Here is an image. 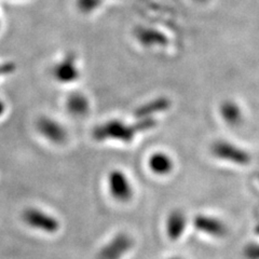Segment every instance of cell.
Returning a JSON list of instances; mask_svg holds the SVG:
<instances>
[{
	"label": "cell",
	"mask_w": 259,
	"mask_h": 259,
	"mask_svg": "<svg viewBox=\"0 0 259 259\" xmlns=\"http://www.w3.org/2000/svg\"><path fill=\"white\" fill-rule=\"evenodd\" d=\"M166 259H185V258H183L181 256H171V257H168Z\"/></svg>",
	"instance_id": "obj_18"
},
{
	"label": "cell",
	"mask_w": 259,
	"mask_h": 259,
	"mask_svg": "<svg viewBox=\"0 0 259 259\" xmlns=\"http://www.w3.org/2000/svg\"><path fill=\"white\" fill-rule=\"evenodd\" d=\"M133 247V238L126 232H119L101 247L97 259H122Z\"/></svg>",
	"instance_id": "obj_5"
},
{
	"label": "cell",
	"mask_w": 259,
	"mask_h": 259,
	"mask_svg": "<svg viewBox=\"0 0 259 259\" xmlns=\"http://www.w3.org/2000/svg\"><path fill=\"white\" fill-rule=\"evenodd\" d=\"M210 152L215 158L236 165H247L250 162L249 153L241 146L229 141H215L210 146Z\"/></svg>",
	"instance_id": "obj_4"
},
{
	"label": "cell",
	"mask_w": 259,
	"mask_h": 259,
	"mask_svg": "<svg viewBox=\"0 0 259 259\" xmlns=\"http://www.w3.org/2000/svg\"><path fill=\"white\" fill-rule=\"evenodd\" d=\"M38 133L54 145H62L68 140V132L59 120L50 116L39 117L36 122Z\"/></svg>",
	"instance_id": "obj_6"
},
{
	"label": "cell",
	"mask_w": 259,
	"mask_h": 259,
	"mask_svg": "<svg viewBox=\"0 0 259 259\" xmlns=\"http://www.w3.org/2000/svg\"><path fill=\"white\" fill-rule=\"evenodd\" d=\"M65 107H66L69 115L80 118L85 116L90 111L91 103L85 94L81 92H72L65 101Z\"/></svg>",
	"instance_id": "obj_11"
},
{
	"label": "cell",
	"mask_w": 259,
	"mask_h": 259,
	"mask_svg": "<svg viewBox=\"0 0 259 259\" xmlns=\"http://www.w3.org/2000/svg\"><path fill=\"white\" fill-rule=\"evenodd\" d=\"M198 2H202V0H198Z\"/></svg>",
	"instance_id": "obj_20"
},
{
	"label": "cell",
	"mask_w": 259,
	"mask_h": 259,
	"mask_svg": "<svg viewBox=\"0 0 259 259\" xmlns=\"http://www.w3.org/2000/svg\"><path fill=\"white\" fill-rule=\"evenodd\" d=\"M147 166L149 171L156 176L165 177L172 174L175 167L174 159L169 153L157 150L152 152L147 159Z\"/></svg>",
	"instance_id": "obj_9"
},
{
	"label": "cell",
	"mask_w": 259,
	"mask_h": 259,
	"mask_svg": "<svg viewBox=\"0 0 259 259\" xmlns=\"http://www.w3.org/2000/svg\"><path fill=\"white\" fill-rule=\"evenodd\" d=\"M110 197L119 203H127L134 197V185L128 175L120 168H113L106 178Z\"/></svg>",
	"instance_id": "obj_2"
},
{
	"label": "cell",
	"mask_w": 259,
	"mask_h": 259,
	"mask_svg": "<svg viewBox=\"0 0 259 259\" xmlns=\"http://www.w3.org/2000/svg\"><path fill=\"white\" fill-rule=\"evenodd\" d=\"M168 106V102L164 99H159L157 101H153L151 103H148L147 105H144V106L140 107L139 109L136 110L135 115L137 117L142 118H150L149 115L151 112L155 111H161L166 109Z\"/></svg>",
	"instance_id": "obj_14"
},
{
	"label": "cell",
	"mask_w": 259,
	"mask_h": 259,
	"mask_svg": "<svg viewBox=\"0 0 259 259\" xmlns=\"http://www.w3.org/2000/svg\"><path fill=\"white\" fill-rule=\"evenodd\" d=\"M135 37L144 47H155L158 45L164 46L165 38L157 30L147 27H139L135 30Z\"/></svg>",
	"instance_id": "obj_13"
},
{
	"label": "cell",
	"mask_w": 259,
	"mask_h": 259,
	"mask_svg": "<svg viewBox=\"0 0 259 259\" xmlns=\"http://www.w3.org/2000/svg\"><path fill=\"white\" fill-rule=\"evenodd\" d=\"M22 221L29 228L48 234H54L61 228L60 221L54 215L34 206L26 207L23 210Z\"/></svg>",
	"instance_id": "obj_3"
},
{
	"label": "cell",
	"mask_w": 259,
	"mask_h": 259,
	"mask_svg": "<svg viewBox=\"0 0 259 259\" xmlns=\"http://www.w3.org/2000/svg\"><path fill=\"white\" fill-rule=\"evenodd\" d=\"M245 259H259V243H249L243 249Z\"/></svg>",
	"instance_id": "obj_16"
},
{
	"label": "cell",
	"mask_w": 259,
	"mask_h": 259,
	"mask_svg": "<svg viewBox=\"0 0 259 259\" xmlns=\"http://www.w3.org/2000/svg\"><path fill=\"white\" fill-rule=\"evenodd\" d=\"M77 10L82 14H92L103 6L104 0H76Z\"/></svg>",
	"instance_id": "obj_15"
},
{
	"label": "cell",
	"mask_w": 259,
	"mask_h": 259,
	"mask_svg": "<svg viewBox=\"0 0 259 259\" xmlns=\"http://www.w3.org/2000/svg\"><path fill=\"white\" fill-rule=\"evenodd\" d=\"M220 116L224 123L229 126H238L243 121V110L240 105L232 100H226L222 102L220 109Z\"/></svg>",
	"instance_id": "obj_12"
},
{
	"label": "cell",
	"mask_w": 259,
	"mask_h": 259,
	"mask_svg": "<svg viewBox=\"0 0 259 259\" xmlns=\"http://www.w3.org/2000/svg\"><path fill=\"white\" fill-rule=\"evenodd\" d=\"M155 121L151 118H142V121L134 124H126L122 120L112 119L96 125L92 136L97 142L115 141L121 143H131L137 133L151 128Z\"/></svg>",
	"instance_id": "obj_1"
},
{
	"label": "cell",
	"mask_w": 259,
	"mask_h": 259,
	"mask_svg": "<svg viewBox=\"0 0 259 259\" xmlns=\"http://www.w3.org/2000/svg\"><path fill=\"white\" fill-rule=\"evenodd\" d=\"M192 225L197 231L210 238L223 239L228 234L227 225L218 217L212 215L198 214L193 218Z\"/></svg>",
	"instance_id": "obj_8"
},
{
	"label": "cell",
	"mask_w": 259,
	"mask_h": 259,
	"mask_svg": "<svg viewBox=\"0 0 259 259\" xmlns=\"http://www.w3.org/2000/svg\"><path fill=\"white\" fill-rule=\"evenodd\" d=\"M188 217L182 209H173L165 220V233L171 241L180 240L187 229Z\"/></svg>",
	"instance_id": "obj_10"
},
{
	"label": "cell",
	"mask_w": 259,
	"mask_h": 259,
	"mask_svg": "<svg viewBox=\"0 0 259 259\" xmlns=\"http://www.w3.org/2000/svg\"><path fill=\"white\" fill-rule=\"evenodd\" d=\"M52 76L58 82L63 84L72 83L79 80L80 68L76 54L68 53L55 63L52 68Z\"/></svg>",
	"instance_id": "obj_7"
},
{
	"label": "cell",
	"mask_w": 259,
	"mask_h": 259,
	"mask_svg": "<svg viewBox=\"0 0 259 259\" xmlns=\"http://www.w3.org/2000/svg\"><path fill=\"white\" fill-rule=\"evenodd\" d=\"M5 111H6V103L0 99V117L4 115Z\"/></svg>",
	"instance_id": "obj_17"
},
{
	"label": "cell",
	"mask_w": 259,
	"mask_h": 259,
	"mask_svg": "<svg viewBox=\"0 0 259 259\" xmlns=\"http://www.w3.org/2000/svg\"><path fill=\"white\" fill-rule=\"evenodd\" d=\"M0 27H2V21H0Z\"/></svg>",
	"instance_id": "obj_19"
}]
</instances>
